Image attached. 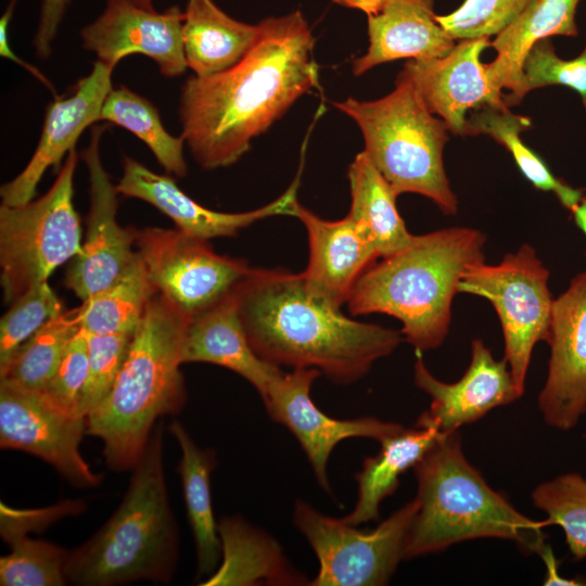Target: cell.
<instances>
[{"mask_svg":"<svg viewBox=\"0 0 586 586\" xmlns=\"http://www.w3.org/2000/svg\"><path fill=\"white\" fill-rule=\"evenodd\" d=\"M320 374L315 368L281 372L270 382L262 399L270 418L296 437L319 486L330 493L328 462L340 442L352 437L381 442L402 430L403 425L372 417L335 419L326 415L310 397L311 385Z\"/></svg>","mask_w":586,"mask_h":586,"instance_id":"5bb4252c","label":"cell"},{"mask_svg":"<svg viewBox=\"0 0 586 586\" xmlns=\"http://www.w3.org/2000/svg\"><path fill=\"white\" fill-rule=\"evenodd\" d=\"M113 69L97 61L86 77L49 103L33 156L25 168L0 189L2 204L15 206L34 200L46 170L59 169L82 131L100 120L103 103L113 89Z\"/></svg>","mask_w":586,"mask_h":586,"instance_id":"ac0fdd59","label":"cell"},{"mask_svg":"<svg viewBox=\"0 0 586 586\" xmlns=\"http://www.w3.org/2000/svg\"><path fill=\"white\" fill-rule=\"evenodd\" d=\"M87 418L55 406L42 392L0 380V446L35 455L79 487L95 486L79 450Z\"/></svg>","mask_w":586,"mask_h":586,"instance_id":"7c38bea8","label":"cell"},{"mask_svg":"<svg viewBox=\"0 0 586 586\" xmlns=\"http://www.w3.org/2000/svg\"><path fill=\"white\" fill-rule=\"evenodd\" d=\"M575 225L586 235V196L571 211Z\"/></svg>","mask_w":586,"mask_h":586,"instance_id":"f6af8a7d","label":"cell"},{"mask_svg":"<svg viewBox=\"0 0 586 586\" xmlns=\"http://www.w3.org/2000/svg\"><path fill=\"white\" fill-rule=\"evenodd\" d=\"M333 105L357 124L364 152L397 195L417 193L430 199L445 215L456 214L458 201L443 160L449 129L428 109L403 72L394 90L383 98H347Z\"/></svg>","mask_w":586,"mask_h":586,"instance_id":"52a82bcc","label":"cell"},{"mask_svg":"<svg viewBox=\"0 0 586 586\" xmlns=\"http://www.w3.org/2000/svg\"><path fill=\"white\" fill-rule=\"evenodd\" d=\"M145 1H151L152 2V0H145Z\"/></svg>","mask_w":586,"mask_h":586,"instance_id":"bcb514c9","label":"cell"},{"mask_svg":"<svg viewBox=\"0 0 586 586\" xmlns=\"http://www.w3.org/2000/svg\"><path fill=\"white\" fill-rule=\"evenodd\" d=\"M549 271L535 250L523 244L497 265L485 260L470 265L461 276L458 293L484 297L495 308L501 324L505 359L524 391L532 352L539 341L548 342L553 300L548 288Z\"/></svg>","mask_w":586,"mask_h":586,"instance_id":"9c48e42d","label":"cell"},{"mask_svg":"<svg viewBox=\"0 0 586 586\" xmlns=\"http://www.w3.org/2000/svg\"><path fill=\"white\" fill-rule=\"evenodd\" d=\"M489 47L488 37L462 39L448 54L429 60H408L402 71L428 109L455 135H466L469 111L507 106L505 92L491 85L485 64L480 61L482 52Z\"/></svg>","mask_w":586,"mask_h":586,"instance_id":"d6986e66","label":"cell"},{"mask_svg":"<svg viewBox=\"0 0 586 586\" xmlns=\"http://www.w3.org/2000/svg\"><path fill=\"white\" fill-rule=\"evenodd\" d=\"M183 13L184 58L196 77L216 75L235 65L259 35V24L232 18L213 0H188Z\"/></svg>","mask_w":586,"mask_h":586,"instance_id":"d4e9b609","label":"cell"},{"mask_svg":"<svg viewBox=\"0 0 586 586\" xmlns=\"http://www.w3.org/2000/svg\"><path fill=\"white\" fill-rule=\"evenodd\" d=\"M131 334L88 333L89 367L77 413L88 417L112 391L126 358Z\"/></svg>","mask_w":586,"mask_h":586,"instance_id":"8d00e7d4","label":"cell"},{"mask_svg":"<svg viewBox=\"0 0 586 586\" xmlns=\"http://www.w3.org/2000/svg\"><path fill=\"white\" fill-rule=\"evenodd\" d=\"M77 162L73 149L39 199L15 206L1 203L0 283L7 305L48 281L55 269L81 252L80 219L73 200Z\"/></svg>","mask_w":586,"mask_h":586,"instance_id":"ba28073f","label":"cell"},{"mask_svg":"<svg viewBox=\"0 0 586 586\" xmlns=\"http://www.w3.org/2000/svg\"><path fill=\"white\" fill-rule=\"evenodd\" d=\"M258 24V38L241 61L216 75L190 77L182 86L181 135L204 169L237 163L253 139L318 87L315 37L302 12Z\"/></svg>","mask_w":586,"mask_h":586,"instance_id":"6da1fadb","label":"cell"},{"mask_svg":"<svg viewBox=\"0 0 586 586\" xmlns=\"http://www.w3.org/2000/svg\"><path fill=\"white\" fill-rule=\"evenodd\" d=\"M346 8L357 9L366 13L368 16L377 14L381 8L383 0H331Z\"/></svg>","mask_w":586,"mask_h":586,"instance_id":"ee69618b","label":"cell"},{"mask_svg":"<svg viewBox=\"0 0 586 586\" xmlns=\"http://www.w3.org/2000/svg\"><path fill=\"white\" fill-rule=\"evenodd\" d=\"M156 293L137 252L112 284L81 301L80 327L95 335L131 334Z\"/></svg>","mask_w":586,"mask_h":586,"instance_id":"4dcf8cb0","label":"cell"},{"mask_svg":"<svg viewBox=\"0 0 586 586\" xmlns=\"http://www.w3.org/2000/svg\"><path fill=\"white\" fill-rule=\"evenodd\" d=\"M104 126H94L88 146L81 152L89 176V213L81 252L72 259L64 285L81 301L112 284L137 256L136 229L117 221L119 194L105 170L100 154Z\"/></svg>","mask_w":586,"mask_h":586,"instance_id":"4fadbf2b","label":"cell"},{"mask_svg":"<svg viewBox=\"0 0 586 586\" xmlns=\"http://www.w3.org/2000/svg\"><path fill=\"white\" fill-rule=\"evenodd\" d=\"M233 292L189 319L180 361L227 368L251 383L262 397L282 370L259 357L251 346Z\"/></svg>","mask_w":586,"mask_h":586,"instance_id":"603a6c76","label":"cell"},{"mask_svg":"<svg viewBox=\"0 0 586 586\" xmlns=\"http://www.w3.org/2000/svg\"><path fill=\"white\" fill-rule=\"evenodd\" d=\"M233 293L259 357L279 367L315 368L335 383L361 379L404 340L400 331L348 318L313 296L302 273L252 268Z\"/></svg>","mask_w":586,"mask_h":586,"instance_id":"7a4b0ae2","label":"cell"},{"mask_svg":"<svg viewBox=\"0 0 586 586\" xmlns=\"http://www.w3.org/2000/svg\"><path fill=\"white\" fill-rule=\"evenodd\" d=\"M415 384L431 397L428 410L416 424L430 426L446 435L483 418L488 411L508 405L523 394L508 362L496 360L482 340L471 343V361L455 383L436 379L419 356L413 368Z\"/></svg>","mask_w":586,"mask_h":586,"instance_id":"e0dca14e","label":"cell"},{"mask_svg":"<svg viewBox=\"0 0 586 586\" xmlns=\"http://www.w3.org/2000/svg\"><path fill=\"white\" fill-rule=\"evenodd\" d=\"M548 374L538 396L545 422L570 430L586 413V267L553 300Z\"/></svg>","mask_w":586,"mask_h":586,"instance_id":"2e32d148","label":"cell"},{"mask_svg":"<svg viewBox=\"0 0 586 586\" xmlns=\"http://www.w3.org/2000/svg\"><path fill=\"white\" fill-rule=\"evenodd\" d=\"M486 235L453 227L415 235L402 251L372 264L356 282L352 315L385 314L418 352L442 345L449 332L451 303L464 270L484 260Z\"/></svg>","mask_w":586,"mask_h":586,"instance_id":"3957f363","label":"cell"},{"mask_svg":"<svg viewBox=\"0 0 586 586\" xmlns=\"http://www.w3.org/2000/svg\"><path fill=\"white\" fill-rule=\"evenodd\" d=\"M122 164L123 175L116 184L119 194L151 204L170 218L176 229L204 240L237 235L240 230L271 216H292L303 167L290 187L272 202L250 212L222 213L194 201L168 175L156 174L129 156H124Z\"/></svg>","mask_w":586,"mask_h":586,"instance_id":"ffe728a7","label":"cell"},{"mask_svg":"<svg viewBox=\"0 0 586 586\" xmlns=\"http://www.w3.org/2000/svg\"><path fill=\"white\" fill-rule=\"evenodd\" d=\"M79 306L64 309L27 340L0 370V380L43 391L80 329Z\"/></svg>","mask_w":586,"mask_h":586,"instance_id":"d6a6232c","label":"cell"},{"mask_svg":"<svg viewBox=\"0 0 586 586\" xmlns=\"http://www.w3.org/2000/svg\"><path fill=\"white\" fill-rule=\"evenodd\" d=\"M71 0H41L38 28L34 38L36 54L47 59L51 54L52 41Z\"/></svg>","mask_w":586,"mask_h":586,"instance_id":"60d3db41","label":"cell"},{"mask_svg":"<svg viewBox=\"0 0 586 586\" xmlns=\"http://www.w3.org/2000/svg\"><path fill=\"white\" fill-rule=\"evenodd\" d=\"M551 85L573 89L586 107V46L578 56L571 60L558 56L549 38L539 40L531 49L523 64L518 103L530 91Z\"/></svg>","mask_w":586,"mask_h":586,"instance_id":"74e56055","label":"cell"},{"mask_svg":"<svg viewBox=\"0 0 586 586\" xmlns=\"http://www.w3.org/2000/svg\"><path fill=\"white\" fill-rule=\"evenodd\" d=\"M183 18L177 5L157 12L145 0H106L99 17L80 30L82 47L112 68L139 53L152 59L163 76L177 77L188 68Z\"/></svg>","mask_w":586,"mask_h":586,"instance_id":"9a60e30c","label":"cell"},{"mask_svg":"<svg viewBox=\"0 0 586 586\" xmlns=\"http://www.w3.org/2000/svg\"><path fill=\"white\" fill-rule=\"evenodd\" d=\"M292 216L307 232L308 264L302 272L307 291L341 308L360 276L380 258L377 251L348 215L326 220L296 199Z\"/></svg>","mask_w":586,"mask_h":586,"instance_id":"44dd1931","label":"cell"},{"mask_svg":"<svg viewBox=\"0 0 586 586\" xmlns=\"http://www.w3.org/2000/svg\"><path fill=\"white\" fill-rule=\"evenodd\" d=\"M533 0H464L454 12L436 15L454 40L491 37L511 23Z\"/></svg>","mask_w":586,"mask_h":586,"instance_id":"f35d334b","label":"cell"},{"mask_svg":"<svg viewBox=\"0 0 586 586\" xmlns=\"http://www.w3.org/2000/svg\"><path fill=\"white\" fill-rule=\"evenodd\" d=\"M531 125L528 117L517 115L507 106H485L469 114L466 135L492 137L510 152L518 168L534 188L555 193L560 203L572 211L583 199V191L557 178L542 157L522 141L520 133Z\"/></svg>","mask_w":586,"mask_h":586,"instance_id":"f546056e","label":"cell"},{"mask_svg":"<svg viewBox=\"0 0 586 586\" xmlns=\"http://www.w3.org/2000/svg\"><path fill=\"white\" fill-rule=\"evenodd\" d=\"M169 430L181 449L178 471L195 543L198 573L200 576L212 575L221 556L218 524L214 518L211 497V473L216 463L215 451L199 447L177 420L170 423Z\"/></svg>","mask_w":586,"mask_h":586,"instance_id":"f1b7e54d","label":"cell"},{"mask_svg":"<svg viewBox=\"0 0 586 586\" xmlns=\"http://www.w3.org/2000/svg\"><path fill=\"white\" fill-rule=\"evenodd\" d=\"M579 0H533L511 23L502 28L491 47L496 51L493 62L485 64L491 85L505 92V104H518L523 64L531 49L551 36L578 33L575 23Z\"/></svg>","mask_w":586,"mask_h":586,"instance_id":"cb8c5ba5","label":"cell"},{"mask_svg":"<svg viewBox=\"0 0 586 586\" xmlns=\"http://www.w3.org/2000/svg\"><path fill=\"white\" fill-rule=\"evenodd\" d=\"M417 511L413 499L372 531L326 515L298 500L293 521L316 553L319 569L311 586H381L403 560L408 530Z\"/></svg>","mask_w":586,"mask_h":586,"instance_id":"30bf717a","label":"cell"},{"mask_svg":"<svg viewBox=\"0 0 586 586\" xmlns=\"http://www.w3.org/2000/svg\"><path fill=\"white\" fill-rule=\"evenodd\" d=\"M546 566V577L544 585H584L577 579L565 578L559 573V562L552 552V549L547 545L538 555Z\"/></svg>","mask_w":586,"mask_h":586,"instance_id":"7bdbcfd3","label":"cell"},{"mask_svg":"<svg viewBox=\"0 0 586 586\" xmlns=\"http://www.w3.org/2000/svg\"><path fill=\"white\" fill-rule=\"evenodd\" d=\"M189 319L156 293L132 333L112 391L87 417V433L102 441L112 470L132 469L155 421L183 407L187 393L179 367Z\"/></svg>","mask_w":586,"mask_h":586,"instance_id":"277c9868","label":"cell"},{"mask_svg":"<svg viewBox=\"0 0 586 586\" xmlns=\"http://www.w3.org/2000/svg\"><path fill=\"white\" fill-rule=\"evenodd\" d=\"M207 241L176 228L136 230L151 283L189 318L231 294L252 269L244 259L217 254Z\"/></svg>","mask_w":586,"mask_h":586,"instance_id":"8fae6325","label":"cell"},{"mask_svg":"<svg viewBox=\"0 0 586 586\" xmlns=\"http://www.w3.org/2000/svg\"><path fill=\"white\" fill-rule=\"evenodd\" d=\"M443 436L434 428L415 424L382 440L380 451L366 458L356 474L357 501L342 519L355 526L378 520L381 502L396 491L400 475L413 469Z\"/></svg>","mask_w":586,"mask_h":586,"instance_id":"4316f807","label":"cell"},{"mask_svg":"<svg viewBox=\"0 0 586 586\" xmlns=\"http://www.w3.org/2000/svg\"><path fill=\"white\" fill-rule=\"evenodd\" d=\"M532 499L548 525L562 528L572 556L586 559V479L575 472L559 475L536 486Z\"/></svg>","mask_w":586,"mask_h":586,"instance_id":"e575fe53","label":"cell"},{"mask_svg":"<svg viewBox=\"0 0 586 586\" xmlns=\"http://www.w3.org/2000/svg\"><path fill=\"white\" fill-rule=\"evenodd\" d=\"M88 367V333L80 328L68 343L54 374L41 392L62 410L77 413Z\"/></svg>","mask_w":586,"mask_h":586,"instance_id":"ab89813d","label":"cell"},{"mask_svg":"<svg viewBox=\"0 0 586 586\" xmlns=\"http://www.w3.org/2000/svg\"><path fill=\"white\" fill-rule=\"evenodd\" d=\"M11 552L0 558L2 586H61L67 583L65 565L68 550L34 539L25 532H1Z\"/></svg>","mask_w":586,"mask_h":586,"instance_id":"836d02e7","label":"cell"},{"mask_svg":"<svg viewBox=\"0 0 586 586\" xmlns=\"http://www.w3.org/2000/svg\"><path fill=\"white\" fill-rule=\"evenodd\" d=\"M368 38L366 53L352 62L356 76L395 60L441 58L456 44L436 20L434 0H383L368 16Z\"/></svg>","mask_w":586,"mask_h":586,"instance_id":"7402d4cb","label":"cell"},{"mask_svg":"<svg viewBox=\"0 0 586 586\" xmlns=\"http://www.w3.org/2000/svg\"><path fill=\"white\" fill-rule=\"evenodd\" d=\"M222 562L201 585H303L304 575L284 558L280 546L240 518L218 524Z\"/></svg>","mask_w":586,"mask_h":586,"instance_id":"484cf974","label":"cell"},{"mask_svg":"<svg viewBox=\"0 0 586 586\" xmlns=\"http://www.w3.org/2000/svg\"><path fill=\"white\" fill-rule=\"evenodd\" d=\"M348 216L369 240L380 258L408 246L411 234L396 207L397 194L362 151L348 166Z\"/></svg>","mask_w":586,"mask_h":586,"instance_id":"83f0119b","label":"cell"},{"mask_svg":"<svg viewBox=\"0 0 586 586\" xmlns=\"http://www.w3.org/2000/svg\"><path fill=\"white\" fill-rule=\"evenodd\" d=\"M15 3H16V0H11L5 9V12L2 14L0 18V55L4 59H8L18 64L21 67L26 69L34 77H36L40 82H42L54 94V88H53V85L50 82V80L38 68H36L31 64L25 62L23 59L17 56L13 52L10 46L8 30H9V24L13 17Z\"/></svg>","mask_w":586,"mask_h":586,"instance_id":"b9f144b4","label":"cell"},{"mask_svg":"<svg viewBox=\"0 0 586 586\" xmlns=\"http://www.w3.org/2000/svg\"><path fill=\"white\" fill-rule=\"evenodd\" d=\"M417 511L403 558L440 552L455 544L499 538L539 555L547 546L543 528L494 491L467 460L458 431L444 435L413 468Z\"/></svg>","mask_w":586,"mask_h":586,"instance_id":"5b68a950","label":"cell"},{"mask_svg":"<svg viewBox=\"0 0 586 586\" xmlns=\"http://www.w3.org/2000/svg\"><path fill=\"white\" fill-rule=\"evenodd\" d=\"M100 120L133 133L145 143L167 174L178 178L187 175L183 136L175 137L165 129L157 109L146 98L125 86L112 89L103 103Z\"/></svg>","mask_w":586,"mask_h":586,"instance_id":"1f68e13d","label":"cell"},{"mask_svg":"<svg viewBox=\"0 0 586 586\" xmlns=\"http://www.w3.org/2000/svg\"><path fill=\"white\" fill-rule=\"evenodd\" d=\"M118 508L82 546L69 552L67 582L112 586L140 579L168 582L178 536L163 466V426L157 424L133 466Z\"/></svg>","mask_w":586,"mask_h":586,"instance_id":"8992f818","label":"cell"},{"mask_svg":"<svg viewBox=\"0 0 586 586\" xmlns=\"http://www.w3.org/2000/svg\"><path fill=\"white\" fill-rule=\"evenodd\" d=\"M63 310L61 298L48 281L33 286L10 304L0 320V370L27 340Z\"/></svg>","mask_w":586,"mask_h":586,"instance_id":"d590c367","label":"cell"}]
</instances>
